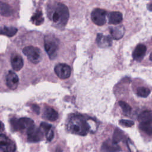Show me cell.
I'll use <instances>...</instances> for the list:
<instances>
[{
  "label": "cell",
  "instance_id": "24",
  "mask_svg": "<svg viewBox=\"0 0 152 152\" xmlns=\"http://www.w3.org/2000/svg\"><path fill=\"white\" fill-rule=\"evenodd\" d=\"M140 128L147 134L152 135V124H140Z\"/></svg>",
  "mask_w": 152,
  "mask_h": 152
},
{
  "label": "cell",
  "instance_id": "15",
  "mask_svg": "<svg viewBox=\"0 0 152 152\" xmlns=\"http://www.w3.org/2000/svg\"><path fill=\"white\" fill-rule=\"evenodd\" d=\"M138 120L140 124H152V110H145L141 112Z\"/></svg>",
  "mask_w": 152,
  "mask_h": 152
},
{
  "label": "cell",
  "instance_id": "16",
  "mask_svg": "<svg viewBox=\"0 0 152 152\" xmlns=\"http://www.w3.org/2000/svg\"><path fill=\"white\" fill-rule=\"evenodd\" d=\"M109 23L110 24H118L122 21V14L118 11L111 12L108 15Z\"/></svg>",
  "mask_w": 152,
  "mask_h": 152
},
{
  "label": "cell",
  "instance_id": "28",
  "mask_svg": "<svg viewBox=\"0 0 152 152\" xmlns=\"http://www.w3.org/2000/svg\"><path fill=\"white\" fill-rule=\"evenodd\" d=\"M46 139L48 141H50L53 138V137H54V133H53V131L52 129L50 130L48 134H46Z\"/></svg>",
  "mask_w": 152,
  "mask_h": 152
},
{
  "label": "cell",
  "instance_id": "23",
  "mask_svg": "<svg viewBox=\"0 0 152 152\" xmlns=\"http://www.w3.org/2000/svg\"><path fill=\"white\" fill-rule=\"evenodd\" d=\"M150 93V90L147 87H141L138 88L137 90V94L138 96L141 97H147Z\"/></svg>",
  "mask_w": 152,
  "mask_h": 152
},
{
  "label": "cell",
  "instance_id": "22",
  "mask_svg": "<svg viewBox=\"0 0 152 152\" xmlns=\"http://www.w3.org/2000/svg\"><path fill=\"white\" fill-rule=\"evenodd\" d=\"M124 138V133L123 132L119 129H115L113 132V139L112 140L115 142V143H118L119 141H121Z\"/></svg>",
  "mask_w": 152,
  "mask_h": 152
},
{
  "label": "cell",
  "instance_id": "17",
  "mask_svg": "<svg viewBox=\"0 0 152 152\" xmlns=\"http://www.w3.org/2000/svg\"><path fill=\"white\" fill-rule=\"evenodd\" d=\"M44 116L48 120L53 122L58 118V112L50 107H47L44 111Z\"/></svg>",
  "mask_w": 152,
  "mask_h": 152
},
{
  "label": "cell",
  "instance_id": "27",
  "mask_svg": "<svg viewBox=\"0 0 152 152\" xmlns=\"http://www.w3.org/2000/svg\"><path fill=\"white\" fill-rule=\"evenodd\" d=\"M119 123L126 127H131L134 125V122L131 120H126V119H121L119 121Z\"/></svg>",
  "mask_w": 152,
  "mask_h": 152
},
{
  "label": "cell",
  "instance_id": "9",
  "mask_svg": "<svg viewBox=\"0 0 152 152\" xmlns=\"http://www.w3.org/2000/svg\"><path fill=\"white\" fill-rule=\"evenodd\" d=\"M56 75L61 79L65 80L68 78L71 75V67L65 64H57L54 69Z\"/></svg>",
  "mask_w": 152,
  "mask_h": 152
},
{
  "label": "cell",
  "instance_id": "26",
  "mask_svg": "<svg viewBox=\"0 0 152 152\" xmlns=\"http://www.w3.org/2000/svg\"><path fill=\"white\" fill-rule=\"evenodd\" d=\"M40 129L46 134L50 130L52 129V126L46 122H42L40 124Z\"/></svg>",
  "mask_w": 152,
  "mask_h": 152
},
{
  "label": "cell",
  "instance_id": "20",
  "mask_svg": "<svg viewBox=\"0 0 152 152\" xmlns=\"http://www.w3.org/2000/svg\"><path fill=\"white\" fill-rule=\"evenodd\" d=\"M12 13H13L12 9L10 5L2 2H1V14L2 15L5 16V17H9L11 15Z\"/></svg>",
  "mask_w": 152,
  "mask_h": 152
},
{
  "label": "cell",
  "instance_id": "4",
  "mask_svg": "<svg viewBox=\"0 0 152 152\" xmlns=\"http://www.w3.org/2000/svg\"><path fill=\"white\" fill-rule=\"evenodd\" d=\"M23 53L33 64H38L42 59V53L40 49L37 47L33 46H26L24 48Z\"/></svg>",
  "mask_w": 152,
  "mask_h": 152
},
{
  "label": "cell",
  "instance_id": "25",
  "mask_svg": "<svg viewBox=\"0 0 152 152\" xmlns=\"http://www.w3.org/2000/svg\"><path fill=\"white\" fill-rule=\"evenodd\" d=\"M119 105L122 108L123 112H124L126 114H128L131 111V107L127 103L124 101H119Z\"/></svg>",
  "mask_w": 152,
  "mask_h": 152
},
{
  "label": "cell",
  "instance_id": "31",
  "mask_svg": "<svg viewBox=\"0 0 152 152\" xmlns=\"http://www.w3.org/2000/svg\"><path fill=\"white\" fill-rule=\"evenodd\" d=\"M3 130H4V124H3V123L1 122V134H2Z\"/></svg>",
  "mask_w": 152,
  "mask_h": 152
},
{
  "label": "cell",
  "instance_id": "21",
  "mask_svg": "<svg viewBox=\"0 0 152 152\" xmlns=\"http://www.w3.org/2000/svg\"><path fill=\"white\" fill-rule=\"evenodd\" d=\"M17 32V29L14 27H7L4 26L1 28V33L8 37H12L14 36Z\"/></svg>",
  "mask_w": 152,
  "mask_h": 152
},
{
  "label": "cell",
  "instance_id": "7",
  "mask_svg": "<svg viewBox=\"0 0 152 152\" xmlns=\"http://www.w3.org/2000/svg\"><path fill=\"white\" fill-rule=\"evenodd\" d=\"M27 140L29 142H39L43 138V131L34 125L27 129Z\"/></svg>",
  "mask_w": 152,
  "mask_h": 152
},
{
  "label": "cell",
  "instance_id": "5",
  "mask_svg": "<svg viewBox=\"0 0 152 152\" xmlns=\"http://www.w3.org/2000/svg\"><path fill=\"white\" fill-rule=\"evenodd\" d=\"M10 122L11 125L14 131L22 130L26 128L28 129L34 125V121L28 118H21L18 119L12 118Z\"/></svg>",
  "mask_w": 152,
  "mask_h": 152
},
{
  "label": "cell",
  "instance_id": "6",
  "mask_svg": "<svg viewBox=\"0 0 152 152\" xmlns=\"http://www.w3.org/2000/svg\"><path fill=\"white\" fill-rule=\"evenodd\" d=\"M106 11L104 10L96 8L94 9L91 15L92 21L97 26H103L106 23Z\"/></svg>",
  "mask_w": 152,
  "mask_h": 152
},
{
  "label": "cell",
  "instance_id": "3",
  "mask_svg": "<svg viewBox=\"0 0 152 152\" xmlns=\"http://www.w3.org/2000/svg\"><path fill=\"white\" fill-rule=\"evenodd\" d=\"M72 120L71 125V130L75 133L81 135H85L87 134L89 130L90 126L83 119L81 118L75 117Z\"/></svg>",
  "mask_w": 152,
  "mask_h": 152
},
{
  "label": "cell",
  "instance_id": "1",
  "mask_svg": "<svg viewBox=\"0 0 152 152\" xmlns=\"http://www.w3.org/2000/svg\"><path fill=\"white\" fill-rule=\"evenodd\" d=\"M50 18L56 24L65 26L69 18V10L67 7L60 2L56 3L51 12Z\"/></svg>",
  "mask_w": 152,
  "mask_h": 152
},
{
  "label": "cell",
  "instance_id": "29",
  "mask_svg": "<svg viewBox=\"0 0 152 152\" xmlns=\"http://www.w3.org/2000/svg\"><path fill=\"white\" fill-rule=\"evenodd\" d=\"M31 108L36 114H37V115L39 114V113H40V108H39V106H37L36 104H32L31 106Z\"/></svg>",
  "mask_w": 152,
  "mask_h": 152
},
{
  "label": "cell",
  "instance_id": "13",
  "mask_svg": "<svg viewBox=\"0 0 152 152\" xmlns=\"http://www.w3.org/2000/svg\"><path fill=\"white\" fill-rule=\"evenodd\" d=\"M97 43L100 48H107L112 45V39L109 36H104L103 34H98L97 36Z\"/></svg>",
  "mask_w": 152,
  "mask_h": 152
},
{
  "label": "cell",
  "instance_id": "8",
  "mask_svg": "<svg viewBox=\"0 0 152 152\" xmlns=\"http://www.w3.org/2000/svg\"><path fill=\"white\" fill-rule=\"evenodd\" d=\"M0 148L3 152H15L16 150L14 142L2 134L0 137Z\"/></svg>",
  "mask_w": 152,
  "mask_h": 152
},
{
  "label": "cell",
  "instance_id": "32",
  "mask_svg": "<svg viewBox=\"0 0 152 152\" xmlns=\"http://www.w3.org/2000/svg\"><path fill=\"white\" fill-rule=\"evenodd\" d=\"M149 58H150V61H152V52L150 53Z\"/></svg>",
  "mask_w": 152,
  "mask_h": 152
},
{
  "label": "cell",
  "instance_id": "12",
  "mask_svg": "<svg viewBox=\"0 0 152 152\" xmlns=\"http://www.w3.org/2000/svg\"><path fill=\"white\" fill-rule=\"evenodd\" d=\"M146 50H147V48L144 45H142V44L138 45L135 48L132 53L133 58L138 62L141 61L144 56H145Z\"/></svg>",
  "mask_w": 152,
  "mask_h": 152
},
{
  "label": "cell",
  "instance_id": "2",
  "mask_svg": "<svg viewBox=\"0 0 152 152\" xmlns=\"http://www.w3.org/2000/svg\"><path fill=\"white\" fill-rule=\"evenodd\" d=\"M59 41L53 35H48L45 37L44 46L46 52L50 59L56 57L59 49Z\"/></svg>",
  "mask_w": 152,
  "mask_h": 152
},
{
  "label": "cell",
  "instance_id": "30",
  "mask_svg": "<svg viewBox=\"0 0 152 152\" xmlns=\"http://www.w3.org/2000/svg\"><path fill=\"white\" fill-rule=\"evenodd\" d=\"M147 9L151 11H152V4H148L147 5Z\"/></svg>",
  "mask_w": 152,
  "mask_h": 152
},
{
  "label": "cell",
  "instance_id": "11",
  "mask_svg": "<svg viewBox=\"0 0 152 152\" xmlns=\"http://www.w3.org/2000/svg\"><path fill=\"white\" fill-rule=\"evenodd\" d=\"M102 150L103 152H118L121 150L120 147L112 140L105 141L102 145Z\"/></svg>",
  "mask_w": 152,
  "mask_h": 152
},
{
  "label": "cell",
  "instance_id": "19",
  "mask_svg": "<svg viewBox=\"0 0 152 152\" xmlns=\"http://www.w3.org/2000/svg\"><path fill=\"white\" fill-rule=\"evenodd\" d=\"M31 21L36 26H39L42 24L44 21L42 11L39 10H37L35 14L31 17Z\"/></svg>",
  "mask_w": 152,
  "mask_h": 152
},
{
  "label": "cell",
  "instance_id": "14",
  "mask_svg": "<svg viewBox=\"0 0 152 152\" xmlns=\"http://www.w3.org/2000/svg\"><path fill=\"white\" fill-rule=\"evenodd\" d=\"M11 64L12 68L16 71H20L23 66V59L18 54H13L11 57Z\"/></svg>",
  "mask_w": 152,
  "mask_h": 152
},
{
  "label": "cell",
  "instance_id": "18",
  "mask_svg": "<svg viewBox=\"0 0 152 152\" xmlns=\"http://www.w3.org/2000/svg\"><path fill=\"white\" fill-rule=\"evenodd\" d=\"M110 34L113 39H119L124 34V28L122 26L110 28Z\"/></svg>",
  "mask_w": 152,
  "mask_h": 152
},
{
  "label": "cell",
  "instance_id": "10",
  "mask_svg": "<svg viewBox=\"0 0 152 152\" xmlns=\"http://www.w3.org/2000/svg\"><path fill=\"white\" fill-rule=\"evenodd\" d=\"M6 84L7 87L11 90H15L17 87L18 84V77L12 71H8L6 75Z\"/></svg>",
  "mask_w": 152,
  "mask_h": 152
}]
</instances>
